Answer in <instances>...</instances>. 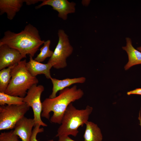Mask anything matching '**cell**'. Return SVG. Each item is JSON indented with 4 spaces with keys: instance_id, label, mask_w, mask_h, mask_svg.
I'll return each instance as SVG.
<instances>
[{
    "instance_id": "cell-14",
    "label": "cell",
    "mask_w": 141,
    "mask_h": 141,
    "mask_svg": "<svg viewBox=\"0 0 141 141\" xmlns=\"http://www.w3.org/2000/svg\"><path fill=\"white\" fill-rule=\"evenodd\" d=\"M126 46L122 48L126 51L128 56V61L124 67L126 70L133 66L141 64V52L133 46L130 38H126Z\"/></svg>"
},
{
    "instance_id": "cell-4",
    "label": "cell",
    "mask_w": 141,
    "mask_h": 141,
    "mask_svg": "<svg viewBox=\"0 0 141 141\" xmlns=\"http://www.w3.org/2000/svg\"><path fill=\"white\" fill-rule=\"evenodd\" d=\"M93 109L92 107L87 105L84 109H78L72 103H70L64 114L55 136L69 135L76 136L79 132L78 128L88 121Z\"/></svg>"
},
{
    "instance_id": "cell-3",
    "label": "cell",
    "mask_w": 141,
    "mask_h": 141,
    "mask_svg": "<svg viewBox=\"0 0 141 141\" xmlns=\"http://www.w3.org/2000/svg\"><path fill=\"white\" fill-rule=\"evenodd\" d=\"M26 59L14 66L11 71V80L5 93L15 96L24 97L27 91L39 82L36 77L33 76L26 67Z\"/></svg>"
},
{
    "instance_id": "cell-21",
    "label": "cell",
    "mask_w": 141,
    "mask_h": 141,
    "mask_svg": "<svg viewBox=\"0 0 141 141\" xmlns=\"http://www.w3.org/2000/svg\"><path fill=\"white\" fill-rule=\"evenodd\" d=\"M127 94L128 95L131 94H137L141 95V88H137L128 91L127 92Z\"/></svg>"
},
{
    "instance_id": "cell-23",
    "label": "cell",
    "mask_w": 141,
    "mask_h": 141,
    "mask_svg": "<svg viewBox=\"0 0 141 141\" xmlns=\"http://www.w3.org/2000/svg\"><path fill=\"white\" fill-rule=\"evenodd\" d=\"M42 0H25V2L27 5H30L36 4Z\"/></svg>"
},
{
    "instance_id": "cell-16",
    "label": "cell",
    "mask_w": 141,
    "mask_h": 141,
    "mask_svg": "<svg viewBox=\"0 0 141 141\" xmlns=\"http://www.w3.org/2000/svg\"><path fill=\"white\" fill-rule=\"evenodd\" d=\"M24 97L11 95L5 92H0V105H21L25 104Z\"/></svg>"
},
{
    "instance_id": "cell-8",
    "label": "cell",
    "mask_w": 141,
    "mask_h": 141,
    "mask_svg": "<svg viewBox=\"0 0 141 141\" xmlns=\"http://www.w3.org/2000/svg\"><path fill=\"white\" fill-rule=\"evenodd\" d=\"M23 58V56L17 50L6 44L0 45V70L17 64Z\"/></svg>"
},
{
    "instance_id": "cell-26",
    "label": "cell",
    "mask_w": 141,
    "mask_h": 141,
    "mask_svg": "<svg viewBox=\"0 0 141 141\" xmlns=\"http://www.w3.org/2000/svg\"><path fill=\"white\" fill-rule=\"evenodd\" d=\"M47 141H54V140L52 139H51V140H47Z\"/></svg>"
},
{
    "instance_id": "cell-2",
    "label": "cell",
    "mask_w": 141,
    "mask_h": 141,
    "mask_svg": "<svg viewBox=\"0 0 141 141\" xmlns=\"http://www.w3.org/2000/svg\"><path fill=\"white\" fill-rule=\"evenodd\" d=\"M84 92L76 85L66 88L60 91L59 95L53 98H47L42 103V117L49 119L50 113L53 114L50 119L51 122L61 124L64 114L69 105L83 96Z\"/></svg>"
},
{
    "instance_id": "cell-15",
    "label": "cell",
    "mask_w": 141,
    "mask_h": 141,
    "mask_svg": "<svg viewBox=\"0 0 141 141\" xmlns=\"http://www.w3.org/2000/svg\"><path fill=\"white\" fill-rule=\"evenodd\" d=\"M86 128L83 136L84 141H102L103 136L97 125L90 121L85 123Z\"/></svg>"
},
{
    "instance_id": "cell-17",
    "label": "cell",
    "mask_w": 141,
    "mask_h": 141,
    "mask_svg": "<svg viewBox=\"0 0 141 141\" xmlns=\"http://www.w3.org/2000/svg\"><path fill=\"white\" fill-rule=\"evenodd\" d=\"M13 66L9 67L1 70L0 92H5L11 80V71Z\"/></svg>"
},
{
    "instance_id": "cell-20",
    "label": "cell",
    "mask_w": 141,
    "mask_h": 141,
    "mask_svg": "<svg viewBox=\"0 0 141 141\" xmlns=\"http://www.w3.org/2000/svg\"><path fill=\"white\" fill-rule=\"evenodd\" d=\"M41 126L38 124H36L34 127L33 130L32 134L30 141H38L37 138L38 134L43 132L44 131L43 128H40Z\"/></svg>"
},
{
    "instance_id": "cell-9",
    "label": "cell",
    "mask_w": 141,
    "mask_h": 141,
    "mask_svg": "<svg viewBox=\"0 0 141 141\" xmlns=\"http://www.w3.org/2000/svg\"><path fill=\"white\" fill-rule=\"evenodd\" d=\"M40 4L36 7V9L45 5L52 7L53 9L58 13V17L64 20H66L68 14L74 13L76 4L67 0H43Z\"/></svg>"
},
{
    "instance_id": "cell-22",
    "label": "cell",
    "mask_w": 141,
    "mask_h": 141,
    "mask_svg": "<svg viewBox=\"0 0 141 141\" xmlns=\"http://www.w3.org/2000/svg\"><path fill=\"white\" fill-rule=\"evenodd\" d=\"M58 141H76L71 139L68 136H62L58 137Z\"/></svg>"
},
{
    "instance_id": "cell-11",
    "label": "cell",
    "mask_w": 141,
    "mask_h": 141,
    "mask_svg": "<svg viewBox=\"0 0 141 141\" xmlns=\"http://www.w3.org/2000/svg\"><path fill=\"white\" fill-rule=\"evenodd\" d=\"M25 0H0V15L6 13L7 18L12 20L20 10Z\"/></svg>"
},
{
    "instance_id": "cell-24",
    "label": "cell",
    "mask_w": 141,
    "mask_h": 141,
    "mask_svg": "<svg viewBox=\"0 0 141 141\" xmlns=\"http://www.w3.org/2000/svg\"><path fill=\"white\" fill-rule=\"evenodd\" d=\"M138 120H139V125L141 127V116L140 115H139V116L138 118Z\"/></svg>"
},
{
    "instance_id": "cell-13",
    "label": "cell",
    "mask_w": 141,
    "mask_h": 141,
    "mask_svg": "<svg viewBox=\"0 0 141 141\" xmlns=\"http://www.w3.org/2000/svg\"><path fill=\"white\" fill-rule=\"evenodd\" d=\"M53 85L52 92L49 98H53L56 97L57 93L64 89L68 87L72 84L76 83H83L86 81V78L81 77L73 78H67L62 80H58L52 77L50 79Z\"/></svg>"
},
{
    "instance_id": "cell-19",
    "label": "cell",
    "mask_w": 141,
    "mask_h": 141,
    "mask_svg": "<svg viewBox=\"0 0 141 141\" xmlns=\"http://www.w3.org/2000/svg\"><path fill=\"white\" fill-rule=\"evenodd\" d=\"M18 137L13 130L1 132L0 134V141H19Z\"/></svg>"
},
{
    "instance_id": "cell-12",
    "label": "cell",
    "mask_w": 141,
    "mask_h": 141,
    "mask_svg": "<svg viewBox=\"0 0 141 141\" xmlns=\"http://www.w3.org/2000/svg\"><path fill=\"white\" fill-rule=\"evenodd\" d=\"M30 56V60L26 64V68L33 76H36L39 74H43L48 79L51 78L50 70L52 67L51 64L47 63L44 64L38 62L34 59L33 57Z\"/></svg>"
},
{
    "instance_id": "cell-6",
    "label": "cell",
    "mask_w": 141,
    "mask_h": 141,
    "mask_svg": "<svg viewBox=\"0 0 141 141\" xmlns=\"http://www.w3.org/2000/svg\"><path fill=\"white\" fill-rule=\"evenodd\" d=\"M30 107L21 105H5L0 106V130L14 128L16 123L24 116Z\"/></svg>"
},
{
    "instance_id": "cell-5",
    "label": "cell",
    "mask_w": 141,
    "mask_h": 141,
    "mask_svg": "<svg viewBox=\"0 0 141 141\" xmlns=\"http://www.w3.org/2000/svg\"><path fill=\"white\" fill-rule=\"evenodd\" d=\"M58 40L52 56L48 63L55 69L66 67L67 66V59L72 54L73 48L70 44L68 36L62 29L58 32Z\"/></svg>"
},
{
    "instance_id": "cell-7",
    "label": "cell",
    "mask_w": 141,
    "mask_h": 141,
    "mask_svg": "<svg viewBox=\"0 0 141 141\" xmlns=\"http://www.w3.org/2000/svg\"><path fill=\"white\" fill-rule=\"evenodd\" d=\"M44 89V86L42 85H33L27 91L26 95L24 97V101L32 108L35 125L38 124L42 126L46 127L47 125L43 121L41 118L42 103L40 98Z\"/></svg>"
},
{
    "instance_id": "cell-18",
    "label": "cell",
    "mask_w": 141,
    "mask_h": 141,
    "mask_svg": "<svg viewBox=\"0 0 141 141\" xmlns=\"http://www.w3.org/2000/svg\"><path fill=\"white\" fill-rule=\"evenodd\" d=\"M50 40L45 41L43 46L40 49V53L35 58V60L41 62L43 61L47 58L51 57L53 51L50 49Z\"/></svg>"
},
{
    "instance_id": "cell-1",
    "label": "cell",
    "mask_w": 141,
    "mask_h": 141,
    "mask_svg": "<svg viewBox=\"0 0 141 141\" xmlns=\"http://www.w3.org/2000/svg\"><path fill=\"white\" fill-rule=\"evenodd\" d=\"M45 41L42 40L38 30L31 24L26 25L20 32L8 30L0 40V45L6 44L19 51L24 58L27 55L33 57Z\"/></svg>"
},
{
    "instance_id": "cell-25",
    "label": "cell",
    "mask_w": 141,
    "mask_h": 141,
    "mask_svg": "<svg viewBox=\"0 0 141 141\" xmlns=\"http://www.w3.org/2000/svg\"><path fill=\"white\" fill-rule=\"evenodd\" d=\"M137 49L139 51L141 52V46L137 48Z\"/></svg>"
},
{
    "instance_id": "cell-10",
    "label": "cell",
    "mask_w": 141,
    "mask_h": 141,
    "mask_svg": "<svg viewBox=\"0 0 141 141\" xmlns=\"http://www.w3.org/2000/svg\"><path fill=\"white\" fill-rule=\"evenodd\" d=\"M35 125L33 118H27L24 116L16 123L13 132L22 141H30L32 128Z\"/></svg>"
}]
</instances>
